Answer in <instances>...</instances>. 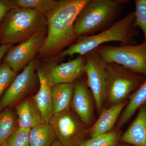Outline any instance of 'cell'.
<instances>
[{"mask_svg":"<svg viewBox=\"0 0 146 146\" xmlns=\"http://www.w3.org/2000/svg\"><path fill=\"white\" fill-rule=\"evenodd\" d=\"M59 59L57 57L48 59L36 67L40 85L39 91L33 98L42 113L43 121L48 123L53 115L52 95L54 85L51 79V72Z\"/></svg>","mask_w":146,"mask_h":146,"instance_id":"obj_10","label":"cell"},{"mask_svg":"<svg viewBox=\"0 0 146 146\" xmlns=\"http://www.w3.org/2000/svg\"><path fill=\"white\" fill-rule=\"evenodd\" d=\"M18 127V120L13 111L5 108L0 113V146L12 135Z\"/></svg>","mask_w":146,"mask_h":146,"instance_id":"obj_20","label":"cell"},{"mask_svg":"<svg viewBox=\"0 0 146 146\" xmlns=\"http://www.w3.org/2000/svg\"><path fill=\"white\" fill-rule=\"evenodd\" d=\"M30 130L31 129L18 127L3 145L30 146L29 143Z\"/></svg>","mask_w":146,"mask_h":146,"instance_id":"obj_23","label":"cell"},{"mask_svg":"<svg viewBox=\"0 0 146 146\" xmlns=\"http://www.w3.org/2000/svg\"><path fill=\"white\" fill-rule=\"evenodd\" d=\"M16 110L19 127L31 129L43 121L42 113L33 97L19 104Z\"/></svg>","mask_w":146,"mask_h":146,"instance_id":"obj_16","label":"cell"},{"mask_svg":"<svg viewBox=\"0 0 146 146\" xmlns=\"http://www.w3.org/2000/svg\"><path fill=\"white\" fill-rule=\"evenodd\" d=\"M128 102L129 100H126L110 107L104 108L94 125L89 128L90 138L104 134L114 129L120 115Z\"/></svg>","mask_w":146,"mask_h":146,"instance_id":"obj_14","label":"cell"},{"mask_svg":"<svg viewBox=\"0 0 146 146\" xmlns=\"http://www.w3.org/2000/svg\"><path fill=\"white\" fill-rule=\"evenodd\" d=\"M134 11H131L111 27L98 34L78 36L74 43L56 57L60 58L76 54L85 55L108 42H119L121 45H135L137 44L135 37L139 34V31L134 26Z\"/></svg>","mask_w":146,"mask_h":146,"instance_id":"obj_3","label":"cell"},{"mask_svg":"<svg viewBox=\"0 0 146 146\" xmlns=\"http://www.w3.org/2000/svg\"><path fill=\"white\" fill-rule=\"evenodd\" d=\"M51 146H63L58 140L55 141Z\"/></svg>","mask_w":146,"mask_h":146,"instance_id":"obj_28","label":"cell"},{"mask_svg":"<svg viewBox=\"0 0 146 146\" xmlns=\"http://www.w3.org/2000/svg\"><path fill=\"white\" fill-rule=\"evenodd\" d=\"M86 55H78L72 60L55 65L51 72L54 85L74 83L85 73Z\"/></svg>","mask_w":146,"mask_h":146,"instance_id":"obj_13","label":"cell"},{"mask_svg":"<svg viewBox=\"0 0 146 146\" xmlns=\"http://www.w3.org/2000/svg\"><path fill=\"white\" fill-rule=\"evenodd\" d=\"M12 46L10 45H1L0 46V63L1 62V60L4 57L6 54Z\"/></svg>","mask_w":146,"mask_h":146,"instance_id":"obj_27","label":"cell"},{"mask_svg":"<svg viewBox=\"0 0 146 146\" xmlns=\"http://www.w3.org/2000/svg\"><path fill=\"white\" fill-rule=\"evenodd\" d=\"M71 108L82 122L88 127L94 125L97 119L96 102L91 91L87 86L86 78L79 80L74 84Z\"/></svg>","mask_w":146,"mask_h":146,"instance_id":"obj_11","label":"cell"},{"mask_svg":"<svg viewBox=\"0 0 146 146\" xmlns=\"http://www.w3.org/2000/svg\"><path fill=\"white\" fill-rule=\"evenodd\" d=\"M56 139L54 130L49 123L42 121L31 129L30 146H51Z\"/></svg>","mask_w":146,"mask_h":146,"instance_id":"obj_19","label":"cell"},{"mask_svg":"<svg viewBox=\"0 0 146 146\" xmlns=\"http://www.w3.org/2000/svg\"><path fill=\"white\" fill-rule=\"evenodd\" d=\"M119 146H133L129 144L124 143H120Z\"/></svg>","mask_w":146,"mask_h":146,"instance_id":"obj_29","label":"cell"},{"mask_svg":"<svg viewBox=\"0 0 146 146\" xmlns=\"http://www.w3.org/2000/svg\"><path fill=\"white\" fill-rule=\"evenodd\" d=\"M47 29L44 14L33 9L16 7L6 14L0 25V44L12 46Z\"/></svg>","mask_w":146,"mask_h":146,"instance_id":"obj_4","label":"cell"},{"mask_svg":"<svg viewBox=\"0 0 146 146\" xmlns=\"http://www.w3.org/2000/svg\"><path fill=\"white\" fill-rule=\"evenodd\" d=\"M94 50L107 63H115L146 76V43L137 45H102Z\"/></svg>","mask_w":146,"mask_h":146,"instance_id":"obj_6","label":"cell"},{"mask_svg":"<svg viewBox=\"0 0 146 146\" xmlns=\"http://www.w3.org/2000/svg\"><path fill=\"white\" fill-rule=\"evenodd\" d=\"M74 88V83L54 85L52 95L53 114L70 109Z\"/></svg>","mask_w":146,"mask_h":146,"instance_id":"obj_18","label":"cell"},{"mask_svg":"<svg viewBox=\"0 0 146 146\" xmlns=\"http://www.w3.org/2000/svg\"><path fill=\"white\" fill-rule=\"evenodd\" d=\"M17 7L37 11L46 15L57 6L59 1L55 0H14Z\"/></svg>","mask_w":146,"mask_h":146,"instance_id":"obj_22","label":"cell"},{"mask_svg":"<svg viewBox=\"0 0 146 146\" xmlns=\"http://www.w3.org/2000/svg\"><path fill=\"white\" fill-rule=\"evenodd\" d=\"M47 30L41 31L27 40L11 46L2 61L16 72L24 69L40 52L46 37Z\"/></svg>","mask_w":146,"mask_h":146,"instance_id":"obj_9","label":"cell"},{"mask_svg":"<svg viewBox=\"0 0 146 146\" xmlns=\"http://www.w3.org/2000/svg\"><path fill=\"white\" fill-rule=\"evenodd\" d=\"M17 7L14 0H0V25L6 14Z\"/></svg>","mask_w":146,"mask_h":146,"instance_id":"obj_26","label":"cell"},{"mask_svg":"<svg viewBox=\"0 0 146 146\" xmlns=\"http://www.w3.org/2000/svg\"><path fill=\"white\" fill-rule=\"evenodd\" d=\"M87 0H59L56 7L46 15L48 21L46 37L39 57L48 60L56 57L65 47L74 43V22Z\"/></svg>","mask_w":146,"mask_h":146,"instance_id":"obj_1","label":"cell"},{"mask_svg":"<svg viewBox=\"0 0 146 146\" xmlns=\"http://www.w3.org/2000/svg\"><path fill=\"white\" fill-rule=\"evenodd\" d=\"M129 102L120 115L115 128H121L131 119L139 107L146 102V79L143 83L129 98Z\"/></svg>","mask_w":146,"mask_h":146,"instance_id":"obj_17","label":"cell"},{"mask_svg":"<svg viewBox=\"0 0 146 146\" xmlns=\"http://www.w3.org/2000/svg\"><path fill=\"white\" fill-rule=\"evenodd\" d=\"M122 133L121 129L114 128L107 133L87 139L78 146H119Z\"/></svg>","mask_w":146,"mask_h":146,"instance_id":"obj_21","label":"cell"},{"mask_svg":"<svg viewBox=\"0 0 146 146\" xmlns=\"http://www.w3.org/2000/svg\"><path fill=\"white\" fill-rule=\"evenodd\" d=\"M137 116L120 138V143L133 146H146V102L138 110Z\"/></svg>","mask_w":146,"mask_h":146,"instance_id":"obj_15","label":"cell"},{"mask_svg":"<svg viewBox=\"0 0 146 146\" xmlns=\"http://www.w3.org/2000/svg\"><path fill=\"white\" fill-rule=\"evenodd\" d=\"M128 0H87L74 22L78 36L95 35L111 27L121 15Z\"/></svg>","mask_w":146,"mask_h":146,"instance_id":"obj_2","label":"cell"},{"mask_svg":"<svg viewBox=\"0 0 146 146\" xmlns=\"http://www.w3.org/2000/svg\"><path fill=\"white\" fill-rule=\"evenodd\" d=\"M17 72L13 70L7 63H0V98L16 77Z\"/></svg>","mask_w":146,"mask_h":146,"instance_id":"obj_24","label":"cell"},{"mask_svg":"<svg viewBox=\"0 0 146 146\" xmlns=\"http://www.w3.org/2000/svg\"><path fill=\"white\" fill-rule=\"evenodd\" d=\"M49 123L63 146H78L90 138L89 128L70 109L54 114Z\"/></svg>","mask_w":146,"mask_h":146,"instance_id":"obj_7","label":"cell"},{"mask_svg":"<svg viewBox=\"0 0 146 146\" xmlns=\"http://www.w3.org/2000/svg\"><path fill=\"white\" fill-rule=\"evenodd\" d=\"M37 63L32 60L14 79L0 100V110L15 104L31 90L35 82Z\"/></svg>","mask_w":146,"mask_h":146,"instance_id":"obj_12","label":"cell"},{"mask_svg":"<svg viewBox=\"0 0 146 146\" xmlns=\"http://www.w3.org/2000/svg\"><path fill=\"white\" fill-rule=\"evenodd\" d=\"M106 105L108 108L129 99L145 80L146 76L115 63L106 64Z\"/></svg>","mask_w":146,"mask_h":146,"instance_id":"obj_5","label":"cell"},{"mask_svg":"<svg viewBox=\"0 0 146 146\" xmlns=\"http://www.w3.org/2000/svg\"><path fill=\"white\" fill-rule=\"evenodd\" d=\"M85 55L86 83L94 97L98 116L106 105L107 63L94 50Z\"/></svg>","mask_w":146,"mask_h":146,"instance_id":"obj_8","label":"cell"},{"mask_svg":"<svg viewBox=\"0 0 146 146\" xmlns=\"http://www.w3.org/2000/svg\"><path fill=\"white\" fill-rule=\"evenodd\" d=\"M3 146V145H2V146Z\"/></svg>","mask_w":146,"mask_h":146,"instance_id":"obj_30","label":"cell"},{"mask_svg":"<svg viewBox=\"0 0 146 146\" xmlns=\"http://www.w3.org/2000/svg\"><path fill=\"white\" fill-rule=\"evenodd\" d=\"M136 10L134 11V26L140 27L143 33L146 43V0H136Z\"/></svg>","mask_w":146,"mask_h":146,"instance_id":"obj_25","label":"cell"}]
</instances>
